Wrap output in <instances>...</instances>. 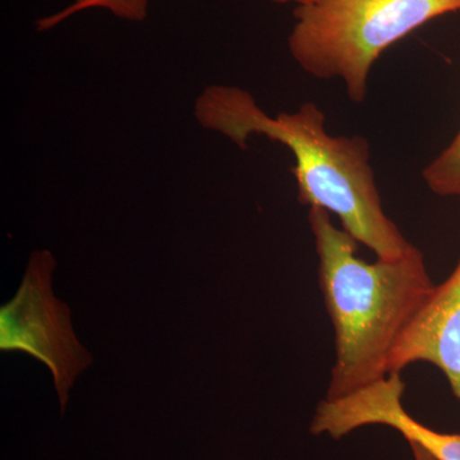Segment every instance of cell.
Wrapping results in <instances>:
<instances>
[{
	"label": "cell",
	"mask_w": 460,
	"mask_h": 460,
	"mask_svg": "<svg viewBox=\"0 0 460 460\" xmlns=\"http://www.w3.org/2000/svg\"><path fill=\"white\" fill-rule=\"evenodd\" d=\"M56 265L49 251L30 257L16 296L0 308V350L25 352L47 365L63 411L75 378L93 358L75 338L71 311L51 290Z\"/></svg>",
	"instance_id": "277c9868"
},
{
	"label": "cell",
	"mask_w": 460,
	"mask_h": 460,
	"mask_svg": "<svg viewBox=\"0 0 460 460\" xmlns=\"http://www.w3.org/2000/svg\"><path fill=\"white\" fill-rule=\"evenodd\" d=\"M404 390L401 374H389L349 394L325 398L314 411L311 432L339 440L365 426H387L408 443L428 450L436 460H460V434L435 431L414 420L402 407Z\"/></svg>",
	"instance_id": "5b68a950"
},
{
	"label": "cell",
	"mask_w": 460,
	"mask_h": 460,
	"mask_svg": "<svg viewBox=\"0 0 460 460\" xmlns=\"http://www.w3.org/2000/svg\"><path fill=\"white\" fill-rule=\"evenodd\" d=\"M416 362L431 363L443 372L460 402V257L396 341L387 372L401 374Z\"/></svg>",
	"instance_id": "8992f818"
},
{
	"label": "cell",
	"mask_w": 460,
	"mask_h": 460,
	"mask_svg": "<svg viewBox=\"0 0 460 460\" xmlns=\"http://www.w3.org/2000/svg\"><path fill=\"white\" fill-rule=\"evenodd\" d=\"M410 447L414 460H436L428 450L423 449L419 444L410 443Z\"/></svg>",
	"instance_id": "9c48e42d"
},
{
	"label": "cell",
	"mask_w": 460,
	"mask_h": 460,
	"mask_svg": "<svg viewBox=\"0 0 460 460\" xmlns=\"http://www.w3.org/2000/svg\"><path fill=\"white\" fill-rule=\"evenodd\" d=\"M429 189L443 198H460V128L434 162L422 172Z\"/></svg>",
	"instance_id": "ba28073f"
},
{
	"label": "cell",
	"mask_w": 460,
	"mask_h": 460,
	"mask_svg": "<svg viewBox=\"0 0 460 460\" xmlns=\"http://www.w3.org/2000/svg\"><path fill=\"white\" fill-rule=\"evenodd\" d=\"M460 11V0H317L296 5L288 48L319 80L343 81L361 104L378 57L429 21Z\"/></svg>",
	"instance_id": "3957f363"
},
{
	"label": "cell",
	"mask_w": 460,
	"mask_h": 460,
	"mask_svg": "<svg viewBox=\"0 0 460 460\" xmlns=\"http://www.w3.org/2000/svg\"><path fill=\"white\" fill-rule=\"evenodd\" d=\"M91 9H104L120 20L142 22L147 17L148 0H75L57 13L40 18L36 22V29L41 32L49 31L75 14Z\"/></svg>",
	"instance_id": "52a82bcc"
},
{
	"label": "cell",
	"mask_w": 460,
	"mask_h": 460,
	"mask_svg": "<svg viewBox=\"0 0 460 460\" xmlns=\"http://www.w3.org/2000/svg\"><path fill=\"white\" fill-rule=\"evenodd\" d=\"M272 3L278 4H288V3H296V5L311 4V3L317 2V0H270Z\"/></svg>",
	"instance_id": "30bf717a"
},
{
	"label": "cell",
	"mask_w": 460,
	"mask_h": 460,
	"mask_svg": "<svg viewBox=\"0 0 460 460\" xmlns=\"http://www.w3.org/2000/svg\"><path fill=\"white\" fill-rule=\"evenodd\" d=\"M195 115L206 129L239 147H246L250 136L261 135L289 148L301 204L335 215L345 232L377 259H401L413 248L384 210L368 142L330 135L325 114L314 102L270 117L246 90L217 84L199 95Z\"/></svg>",
	"instance_id": "6da1fadb"
},
{
	"label": "cell",
	"mask_w": 460,
	"mask_h": 460,
	"mask_svg": "<svg viewBox=\"0 0 460 460\" xmlns=\"http://www.w3.org/2000/svg\"><path fill=\"white\" fill-rule=\"evenodd\" d=\"M308 223L334 330L335 361L325 396L334 399L389 375L393 348L435 286L416 246L401 259L367 262L357 255L358 242L334 226L328 211L313 206Z\"/></svg>",
	"instance_id": "7a4b0ae2"
}]
</instances>
